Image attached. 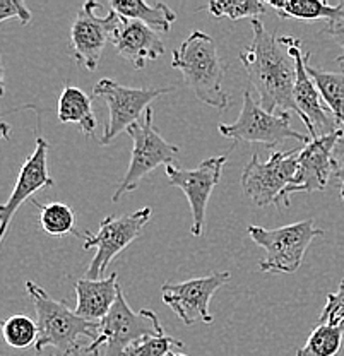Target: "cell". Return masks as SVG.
I'll list each match as a JSON object with an SVG mask.
<instances>
[{"mask_svg": "<svg viewBox=\"0 0 344 356\" xmlns=\"http://www.w3.org/2000/svg\"><path fill=\"white\" fill-rule=\"evenodd\" d=\"M151 216H153L151 207H142V209L131 214H122V216L112 214L99 222V228L95 235L88 233L84 250L95 248L96 254L86 270V280H105L106 269L112 264L113 259L138 238Z\"/></svg>", "mask_w": 344, "mask_h": 356, "instance_id": "cell-9", "label": "cell"}, {"mask_svg": "<svg viewBox=\"0 0 344 356\" xmlns=\"http://www.w3.org/2000/svg\"><path fill=\"white\" fill-rule=\"evenodd\" d=\"M57 115L62 124L77 125L86 137L95 136L98 120L92 113L91 96H88V92H84L81 88L65 84L58 98Z\"/></svg>", "mask_w": 344, "mask_h": 356, "instance_id": "cell-19", "label": "cell"}, {"mask_svg": "<svg viewBox=\"0 0 344 356\" xmlns=\"http://www.w3.org/2000/svg\"><path fill=\"white\" fill-rule=\"evenodd\" d=\"M26 291L31 298L36 312L40 337L35 350L42 353L45 348H55L60 355L74 353L79 337H98L99 322H90L69 309L64 300H54L33 281H26Z\"/></svg>", "mask_w": 344, "mask_h": 356, "instance_id": "cell-3", "label": "cell"}, {"mask_svg": "<svg viewBox=\"0 0 344 356\" xmlns=\"http://www.w3.org/2000/svg\"><path fill=\"white\" fill-rule=\"evenodd\" d=\"M252 43L240 54L250 86L259 96V105L269 113L295 110L297 65L279 38L265 29L261 19L250 21Z\"/></svg>", "mask_w": 344, "mask_h": 356, "instance_id": "cell-1", "label": "cell"}, {"mask_svg": "<svg viewBox=\"0 0 344 356\" xmlns=\"http://www.w3.org/2000/svg\"><path fill=\"white\" fill-rule=\"evenodd\" d=\"M33 204L38 209V225L47 235L60 238L67 235H79L76 232V216L70 206L64 202L40 204L33 199Z\"/></svg>", "mask_w": 344, "mask_h": 356, "instance_id": "cell-23", "label": "cell"}, {"mask_svg": "<svg viewBox=\"0 0 344 356\" xmlns=\"http://www.w3.org/2000/svg\"><path fill=\"white\" fill-rule=\"evenodd\" d=\"M110 9L117 13L122 21H139L161 33H170L177 21V14L163 2L151 6L142 0H110Z\"/></svg>", "mask_w": 344, "mask_h": 356, "instance_id": "cell-20", "label": "cell"}, {"mask_svg": "<svg viewBox=\"0 0 344 356\" xmlns=\"http://www.w3.org/2000/svg\"><path fill=\"white\" fill-rule=\"evenodd\" d=\"M300 151L302 149L272 151L268 161H261L257 154L252 156L249 165L243 168L242 188L255 206H290L286 192L295 184Z\"/></svg>", "mask_w": 344, "mask_h": 356, "instance_id": "cell-6", "label": "cell"}, {"mask_svg": "<svg viewBox=\"0 0 344 356\" xmlns=\"http://www.w3.org/2000/svg\"><path fill=\"white\" fill-rule=\"evenodd\" d=\"M268 7L277 10L283 19H302V21H331L341 9V2L331 6V3L320 2V0H269Z\"/></svg>", "mask_w": 344, "mask_h": 356, "instance_id": "cell-22", "label": "cell"}, {"mask_svg": "<svg viewBox=\"0 0 344 356\" xmlns=\"http://www.w3.org/2000/svg\"><path fill=\"white\" fill-rule=\"evenodd\" d=\"M290 113L276 111L269 113L255 102L250 89L243 91V106L240 117L233 124H220L218 131L228 139L240 143L262 144V146L275 147L288 139H295L303 146L310 143L312 137H306L291 127Z\"/></svg>", "mask_w": 344, "mask_h": 356, "instance_id": "cell-7", "label": "cell"}, {"mask_svg": "<svg viewBox=\"0 0 344 356\" xmlns=\"http://www.w3.org/2000/svg\"><path fill=\"white\" fill-rule=\"evenodd\" d=\"M207 10L214 17H228L231 21L261 19L268 13V3L261 0H214L207 3Z\"/></svg>", "mask_w": 344, "mask_h": 356, "instance_id": "cell-25", "label": "cell"}, {"mask_svg": "<svg viewBox=\"0 0 344 356\" xmlns=\"http://www.w3.org/2000/svg\"><path fill=\"white\" fill-rule=\"evenodd\" d=\"M60 356H72V353H65V355H60Z\"/></svg>", "mask_w": 344, "mask_h": 356, "instance_id": "cell-33", "label": "cell"}, {"mask_svg": "<svg viewBox=\"0 0 344 356\" xmlns=\"http://www.w3.org/2000/svg\"><path fill=\"white\" fill-rule=\"evenodd\" d=\"M310 58H312V54L306 51V70L319 89L324 103L334 115L336 124L344 131V70L343 72H327L320 67L310 64Z\"/></svg>", "mask_w": 344, "mask_h": 356, "instance_id": "cell-21", "label": "cell"}, {"mask_svg": "<svg viewBox=\"0 0 344 356\" xmlns=\"http://www.w3.org/2000/svg\"><path fill=\"white\" fill-rule=\"evenodd\" d=\"M279 42L288 48L297 65V83H295V108L298 117L303 120V125L310 132L312 139L334 132L331 129L327 113L322 105V96L316 83L306 70V54H302V42L293 36H281Z\"/></svg>", "mask_w": 344, "mask_h": 356, "instance_id": "cell-14", "label": "cell"}, {"mask_svg": "<svg viewBox=\"0 0 344 356\" xmlns=\"http://www.w3.org/2000/svg\"><path fill=\"white\" fill-rule=\"evenodd\" d=\"M247 233L259 247L265 250L264 259L259 262L262 273L293 274L302 266L306 248L317 236L324 235V229L317 228L312 218L281 228H262L249 226Z\"/></svg>", "mask_w": 344, "mask_h": 356, "instance_id": "cell-5", "label": "cell"}, {"mask_svg": "<svg viewBox=\"0 0 344 356\" xmlns=\"http://www.w3.org/2000/svg\"><path fill=\"white\" fill-rule=\"evenodd\" d=\"M98 9H101V3L96 0L86 2L70 26L69 47L72 57L77 64L91 72L98 69L106 43L113 42L122 26V19L117 13L110 10L106 16L99 17L96 14Z\"/></svg>", "mask_w": 344, "mask_h": 356, "instance_id": "cell-11", "label": "cell"}, {"mask_svg": "<svg viewBox=\"0 0 344 356\" xmlns=\"http://www.w3.org/2000/svg\"><path fill=\"white\" fill-rule=\"evenodd\" d=\"M173 91L175 88H131L106 77L99 79L92 88V95L105 99L110 110L108 124L99 137V144L106 146L118 134L129 131L132 125L140 122V115L151 108L154 99Z\"/></svg>", "mask_w": 344, "mask_h": 356, "instance_id": "cell-10", "label": "cell"}, {"mask_svg": "<svg viewBox=\"0 0 344 356\" xmlns=\"http://www.w3.org/2000/svg\"><path fill=\"white\" fill-rule=\"evenodd\" d=\"M319 324L332 325L344 331V280L339 284L338 291L327 295V302L320 312Z\"/></svg>", "mask_w": 344, "mask_h": 356, "instance_id": "cell-28", "label": "cell"}, {"mask_svg": "<svg viewBox=\"0 0 344 356\" xmlns=\"http://www.w3.org/2000/svg\"><path fill=\"white\" fill-rule=\"evenodd\" d=\"M48 149H50V146H48L47 140L43 137H38L35 151L26 159L23 168H21L19 177H17L16 185L13 188V194H10L9 200L3 206H0V242H3V238H6L9 222L14 218V214L17 213V209L23 206L24 200H28L42 188L54 187L55 185V180L50 177L47 166Z\"/></svg>", "mask_w": 344, "mask_h": 356, "instance_id": "cell-16", "label": "cell"}, {"mask_svg": "<svg viewBox=\"0 0 344 356\" xmlns=\"http://www.w3.org/2000/svg\"><path fill=\"white\" fill-rule=\"evenodd\" d=\"M7 19H17L21 24L31 21V10L23 0H0V22Z\"/></svg>", "mask_w": 344, "mask_h": 356, "instance_id": "cell-29", "label": "cell"}, {"mask_svg": "<svg viewBox=\"0 0 344 356\" xmlns=\"http://www.w3.org/2000/svg\"><path fill=\"white\" fill-rule=\"evenodd\" d=\"M325 22H327V24H325L324 33H327V35L331 36V38L334 40L343 50L341 57H338V60L336 62L344 67V3L343 2H341V9H339V13L336 14L331 21H325Z\"/></svg>", "mask_w": 344, "mask_h": 356, "instance_id": "cell-30", "label": "cell"}, {"mask_svg": "<svg viewBox=\"0 0 344 356\" xmlns=\"http://www.w3.org/2000/svg\"><path fill=\"white\" fill-rule=\"evenodd\" d=\"M334 177L339 181V195L344 202V137L334 149Z\"/></svg>", "mask_w": 344, "mask_h": 356, "instance_id": "cell-31", "label": "cell"}, {"mask_svg": "<svg viewBox=\"0 0 344 356\" xmlns=\"http://www.w3.org/2000/svg\"><path fill=\"white\" fill-rule=\"evenodd\" d=\"M343 341L344 331L341 329L319 324L310 332L306 343L297 351V356H338Z\"/></svg>", "mask_w": 344, "mask_h": 356, "instance_id": "cell-24", "label": "cell"}, {"mask_svg": "<svg viewBox=\"0 0 344 356\" xmlns=\"http://www.w3.org/2000/svg\"><path fill=\"white\" fill-rule=\"evenodd\" d=\"M120 289L117 273L98 281L79 280L76 283L77 303L74 312L90 322H101L117 302Z\"/></svg>", "mask_w": 344, "mask_h": 356, "instance_id": "cell-18", "label": "cell"}, {"mask_svg": "<svg viewBox=\"0 0 344 356\" xmlns=\"http://www.w3.org/2000/svg\"><path fill=\"white\" fill-rule=\"evenodd\" d=\"M173 348H183L182 341L172 336H149L131 344L120 356H168Z\"/></svg>", "mask_w": 344, "mask_h": 356, "instance_id": "cell-27", "label": "cell"}, {"mask_svg": "<svg viewBox=\"0 0 344 356\" xmlns=\"http://www.w3.org/2000/svg\"><path fill=\"white\" fill-rule=\"evenodd\" d=\"M173 69L180 70L185 84L199 102L216 110H227L228 92L223 89L224 65L218 54L216 42L202 31H192L173 50Z\"/></svg>", "mask_w": 344, "mask_h": 356, "instance_id": "cell-2", "label": "cell"}, {"mask_svg": "<svg viewBox=\"0 0 344 356\" xmlns=\"http://www.w3.org/2000/svg\"><path fill=\"white\" fill-rule=\"evenodd\" d=\"M153 108H147L142 120L132 125L127 131L129 136L132 137L134 147H132L131 165H129L127 173H125L124 180L120 181V185H118V188L115 191L112 197L113 202H118L120 197H124L127 192L136 191L139 181L147 173L156 170L158 166H170L175 163L180 147L165 140V137L153 125Z\"/></svg>", "mask_w": 344, "mask_h": 356, "instance_id": "cell-8", "label": "cell"}, {"mask_svg": "<svg viewBox=\"0 0 344 356\" xmlns=\"http://www.w3.org/2000/svg\"><path fill=\"white\" fill-rule=\"evenodd\" d=\"M231 280L228 270L213 273L202 277L182 281V283H165L161 286L163 302L170 307L183 324L192 325L195 322L211 324L213 315L209 312V303L214 293Z\"/></svg>", "mask_w": 344, "mask_h": 356, "instance_id": "cell-13", "label": "cell"}, {"mask_svg": "<svg viewBox=\"0 0 344 356\" xmlns=\"http://www.w3.org/2000/svg\"><path fill=\"white\" fill-rule=\"evenodd\" d=\"M115 50L125 60L132 62L136 69H144L147 62L158 60L165 55V43L156 29L139 21H122L115 35Z\"/></svg>", "mask_w": 344, "mask_h": 356, "instance_id": "cell-17", "label": "cell"}, {"mask_svg": "<svg viewBox=\"0 0 344 356\" xmlns=\"http://www.w3.org/2000/svg\"><path fill=\"white\" fill-rule=\"evenodd\" d=\"M228 156H213L199 163L197 168L182 170L175 165L166 166V177L172 187L180 188L188 200L192 213L190 233L201 236L204 229L206 209L211 194L221 181Z\"/></svg>", "mask_w": 344, "mask_h": 356, "instance_id": "cell-12", "label": "cell"}, {"mask_svg": "<svg viewBox=\"0 0 344 356\" xmlns=\"http://www.w3.org/2000/svg\"><path fill=\"white\" fill-rule=\"evenodd\" d=\"M168 356H187V355H182V353H170Z\"/></svg>", "mask_w": 344, "mask_h": 356, "instance_id": "cell-32", "label": "cell"}, {"mask_svg": "<svg viewBox=\"0 0 344 356\" xmlns=\"http://www.w3.org/2000/svg\"><path fill=\"white\" fill-rule=\"evenodd\" d=\"M2 334L6 343L16 350H26L38 343L40 329L38 322L29 318L28 315L17 314L7 318L2 325Z\"/></svg>", "mask_w": 344, "mask_h": 356, "instance_id": "cell-26", "label": "cell"}, {"mask_svg": "<svg viewBox=\"0 0 344 356\" xmlns=\"http://www.w3.org/2000/svg\"><path fill=\"white\" fill-rule=\"evenodd\" d=\"M343 137L344 131L336 129L334 132L310 139V143L302 147L295 184L286 192L288 199L295 192L324 191L329 177L334 175V149Z\"/></svg>", "mask_w": 344, "mask_h": 356, "instance_id": "cell-15", "label": "cell"}, {"mask_svg": "<svg viewBox=\"0 0 344 356\" xmlns=\"http://www.w3.org/2000/svg\"><path fill=\"white\" fill-rule=\"evenodd\" d=\"M161 334L165 331L158 315L149 309L132 310L120 289L112 310L99 322L98 337L83 351L92 356H120L131 344Z\"/></svg>", "mask_w": 344, "mask_h": 356, "instance_id": "cell-4", "label": "cell"}]
</instances>
